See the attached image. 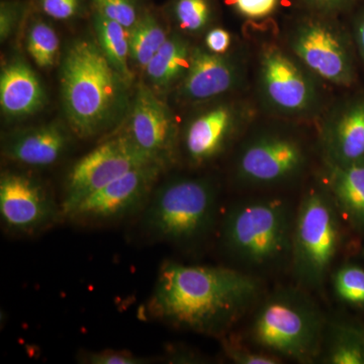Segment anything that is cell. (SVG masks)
Masks as SVG:
<instances>
[{"label":"cell","mask_w":364,"mask_h":364,"mask_svg":"<svg viewBox=\"0 0 364 364\" xmlns=\"http://www.w3.org/2000/svg\"><path fill=\"white\" fill-rule=\"evenodd\" d=\"M364 0H299L311 14L336 18L341 14L351 13Z\"/></svg>","instance_id":"29"},{"label":"cell","mask_w":364,"mask_h":364,"mask_svg":"<svg viewBox=\"0 0 364 364\" xmlns=\"http://www.w3.org/2000/svg\"><path fill=\"white\" fill-rule=\"evenodd\" d=\"M45 91L35 72L23 60L7 64L0 75V105L11 119H21L39 111Z\"/></svg>","instance_id":"18"},{"label":"cell","mask_w":364,"mask_h":364,"mask_svg":"<svg viewBox=\"0 0 364 364\" xmlns=\"http://www.w3.org/2000/svg\"><path fill=\"white\" fill-rule=\"evenodd\" d=\"M327 186L340 215L356 229H364V164H327Z\"/></svg>","instance_id":"19"},{"label":"cell","mask_w":364,"mask_h":364,"mask_svg":"<svg viewBox=\"0 0 364 364\" xmlns=\"http://www.w3.org/2000/svg\"><path fill=\"white\" fill-rule=\"evenodd\" d=\"M241 77V67L233 59L193 48L179 95L189 102H207L235 90Z\"/></svg>","instance_id":"15"},{"label":"cell","mask_w":364,"mask_h":364,"mask_svg":"<svg viewBox=\"0 0 364 364\" xmlns=\"http://www.w3.org/2000/svg\"><path fill=\"white\" fill-rule=\"evenodd\" d=\"M169 35L153 14L140 16L130 30L131 60L145 71L153 57L165 44Z\"/></svg>","instance_id":"22"},{"label":"cell","mask_w":364,"mask_h":364,"mask_svg":"<svg viewBox=\"0 0 364 364\" xmlns=\"http://www.w3.org/2000/svg\"><path fill=\"white\" fill-rule=\"evenodd\" d=\"M164 169L153 163L132 170L86 198L67 218L83 223L114 221L144 208Z\"/></svg>","instance_id":"12"},{"label":"cell","mask_w":364,"mask_h":364,"mask_svg":"<svg viewBox=\"0 0 364 364\" xmlns=\"http://www.w3.org/2000/svg\"><path fill=\"white\" fill-rule=\"evenodd\" d=\"M127 133L152 161L166 168L173 162L178 142L176 117L149 86L136 88Z\"/></svg>","instance_id":"13"},{"label":"cell","mask_w":364,"mask_h":364,"mask_svg":"<svg viewBox=\"0 0 364 364\" xmlns=\"http://www.w3.org/2000/svg\"><path fill=\"white\" fill-rule=\"evenodd\" d=\"M289 43L294 56L318 77L347 88L358 81L355 45L335 18L309 14L294 26Z\"/></svg>","instance_id":"7"},{"label":"cell","mask_w":364,"mask_h":364,"mask_svg":"<svg viewBox=\"0 0 364 364\" xmlns=\"http://www.w3.org/2000/svg\"><path fill=\"white\" fill-rule=\"evenodd\" d=\"M333 289L343 303L364 309V269L345 264L333 274Z\"/></svg>","instance_id":"25"},{"label":"cell","mask_w":364,"mask_h":364,"mask_svg":"<svg viewBox=\"0 0 364 364\" xmlns=\"http://www.w3.org/2000/svg\"><path fill=\"white\" fill-rule=\"evenodd\" d=\"M93 25L97 33V44L105 57L131 83L133 73L129 64L131 60L130 30L97 13L93 16Z\"/></svg>","instance_id":"21"},{"label":"cell","mask_w":364,"mask_h":364,"mask_svg":"<svg viewBox=\"0 0 364 364\" xmlns=\"http://www.w3.org/2000/svg\"><path fill=\"white\" fill-rule=\"evenodd\" d=\"M308 153L299 139L284 132H261L242 146L235 163L240 183L254 188L282 186L305 170Z\"/></svg>","instance_id":"8"},{"label":"cell","mask_w":364,"mask_h":364,"mask_svg":"<svg viewBox=\"0 0 364 364\" xmlns=\"http://www.w3.org/2000/svg\"><path fill=\"white\" fill-rule=\"evenodd\" d=\"M205 49L217 55H226L232 44L231 33L222 28H212L205 36Z\"/></svg>","instance_id":"34"},{"label":"cell","mask_w":364,"mask_h":364,"mask_svg":"<svg viewBox=\"0 0 364 364\" xmlns=\"http://www.w3.org/2000/svg\"><path fill=\"white\" fill-rule=\"evenodd\" d=\"M21 6L16 2L2 1L0 6V39L4 43L13 35L21 18Z\"/></svg>","instance_id":"33"},{"label":"cell","mask_w":364,"mask_h":364,"mask_svg":"<svg viewBox=\"0 0 364 364\" xmlns=\"http://www.w3.org/2000/svg\"><path fill=\"white\" fill-rule=\"evenodd\" d=\"M64 217L49 189L35 177L4 172L0 178V218L11 233L35 235Z\"/></svg>","instance_id":"11"},{"label":"cell","mask_w":364,"mask_h":364,"mask_svg":"<svg viewBox=\"0 0 364 364\" xmlns=\"http://www.w3.org/2000/svg\"><path fill=\"white\" fill-rule=\"evenodd\" d=\"M351 33L356 52L364 65V1L354 11Z\"/></svg>","instance_id":"35"},{"label":"cell","mask_w":364,"mask_h":364,"mask_svg":"<svg viewBox=\"0 0 364 364\" xmlns=\"http://www.w3.org/2000/svg\"><path fill=\"white\" fill-rule=\"evenodd\" d=\"M325 363L364 364V344L353 324H335L328 333Z\"/></svg>","instance_id":"23"},{"label":"cell","mask_w":364,"mask_h":364,"mask_svg":"<svg viewBox=\"0 0 364 364\" xmlns=\"http://www.w3.org/2000/svg\"><path fill=\"white\" fill-rule=\"evenodd\" d=\"M60 82L67 121L81 138L112 128L128 107L130 83L93 41H76L67 50Z\"/></svg>","instance_id":"2"},{"label":"cell","mask_w":364,"mask_h":364,"mask_svg":"<svg viewBox=\"0 0 364 364\" xmlns=\"http://www.w3.org/2000/svg\"><path fill=\"white\" fill-rule=\"evenodd\" d=\"M294 210L279 198L242 200L227 210L221 225L222 247L248 270H267L291 262Z\"/></svg>","instance_id":"3"},{"label":"cell","mask_w":364,"mask_h":364,"mask_svg":"<svg viewBox=\"0 0 364 364\" xmlns=\"http://www.w3.org/2000/svg\"><path fill=\"white\" fill-rule=\"evenodd\" d=\"M355 327H356V329H358L359 335H360L361 339H363V344H364V327H363V326H358V325H355Z\"/></svg>","instance_id":"36"},{"label":"cell","mask_w":364,"mask_h":364,"mask_svg":"<svg viewBox=\"0 0 364 364\" xmlns=\"http://www.w3.org/2000/svg\"><path fill=\"white\" fill-rule=\"evenodd\" d=\"M95 13L131 30L139 21L135 0H91Z\"/></svg>","instance_id":"28"},{"label":"cell","mask_w":364,"mask_h":364,"mask_svg":"<svg viewBox=\"0 0 364 364\" xmlns=\"http://www.w3.org/2000/svg\"><path fill=\"white\" fill-rule=\"evenodd\" d=\"M327 164H364V92L346 100L333 114L323 133Z\"/></svg>","instance_id":"16"},{"label":"cell","mask_w":364,"mask_h":364,"mask_svg":"<svg viewBox=\"0 0 364 364\" xmlns=\"http://www.w3.org/2000/svg\"><path fill=\"white\" fill-rule=\"evenodd\" d=\"M41 9L50 18L58 21L70 20L80 6V0H40Z\"/></svg>","instance_id":"32"},{"label":"cell","mask_w":364,"mask_h":364,"mask_svg":"<svg viewBox=\"0 0 364 364\" xmlns=\"http://www.w3.org/2000/svg\"><path fill=\"white\" fill-rule=\"evenodd\" d=\"M222 346L224 353L230 360L237 364H277L282 358L267 352L255 348L252 345L242 343L240 339L235 337H222Z\"/></svg>","instance_id":"27"},{"label":"cell","mask_w":364,"mask_h":364,"mask_svg":"<svg viewBox=\"0 0 364 364\" xmlns=\"http://www.w3.org/2000/svg\"><path fill=\"white\" fill-rule=\"evenodd\" d=\"M191 52L188 41L179 36H169L146 67L151 85L159 90H167L182 80L191 63Z\"/></svg>","instance_id":"20"},{"label":"cell","mask_w":364,"mask_h":364,"mask_svg":"<svg viewBox=\"0 0 364 364\" xmlns=\"http://www.w3.org/2000/svg\"><path fill=\"white\" fill-rule=\"evenodd\" d=\"M305 291L284 287L259 301L248 328L253 347L301 363L318 358L324 345L326 321Z\"/></svg>","instance_id":"4"},{"label":"cell","mask_w":364,"mask_h":364,"mask_svg":"<svg viewBox=\"0 0 364 364\" xmlns=\"http://www.w3.org/2000/svg\"><path fill=\"white\" fill-rule=\"evenodd\" d=\"M26 48L35 63L50 68L58 60L60 41L56 31L43 21H33L28 28Z\"/></svg>","instance_id":"24"},{"label":"cell","mask_w":364,"mask_h":364,"mask_svg":"<svg viewBox=\"0 0 364 364\" xmlns=\"http://www.w3.org/2000/svg\"><path fill=\"white\" fill-rule=\"evenodd\" d=\"M303 64L277 46L261 52L259 88L265 104L280 114L301 116L313 111L318 92Z\"/></svg>","instance_id":"10"},{"label":"cell","mask_w":364,"mask_h":364,"mask_svg":"<svg viewBox=\"0 0 364 364\" xmlns=\"http://www.w3.org/2000/svg\"><path fill=\"white\" fill-rule=\"evenodd\" d=\"M342 242L341 215L326 188H311L294 215L291 263L299 287H322Z\"/></svg>","instance_id":"6"},{"label":"cell","mask_w":364,"mask_h":364,"mask_svg":"<svg viewBox=\"0 0 364 364\" xmlns=\"http://www.w3.org/2000/svg\"><path fill=\"white\" fill-rule=\"evenodd\" d=\"M262 286L234 268L165 261L149 303L153 317L208 336H226L259 301Z\"/></svg>","instance_id":"1"},{"label":"cell","mask_w":364,"mask_h":364,"mask_svg":"<svg viewBox=\"0 0 364 364\" xmlns=\"http://www.w3.org/2000/svg\"><path fill=\"white\" fill-rule=\"evenodd\" d=\"M69 145V135L57 124L26 129L9 136L4 143V156L11 161L45 168L58 162Z\"/></svg>","instance_id":"17"},{"label":"cell","mask_w":364,"mask_h":364,"mask_svg":"<svg viewBox=\"0 0 364 364\" xmlns=\"http://www.w3.org/2000/svg\"><path fill=\"white\" fill-rule=\"evenodd\" d=\"M210 0H176L173 16L183 32L200 33L205 30L212 18Z\"/></svg>","instance_id":"26"},{"label":"cell","mask_w":364,"mask_h":364,"mask_svg":"<svg viewBox=\"0 0 364 364\" xmlns=\"http://www.w3.org/2000/svg\"><path fill=\"white\" fill-rule=\"evenodd\" d=\"M85 363L90 364H144L149 359L140 358L128 351L102 350L88 352L83 358Z\"/></svg>","instance_id":"31"},{"label":"cell","mask_w":364,"mask_h":364,"mask_svg":"<svg viewBox=\"0 0 364 364\" xmlns=\"http://www.w3.org/2000/svg\"><path fill=\"white\" fill-rule=\"evenodd\" d=\"M153 163L155 162L139 149L127 132L100 144L79 159L68 173L61 203L64 217L109 182Z\"/></svg>","instance_id":"9"},{"label":"cell","mask_w":364,"mask_h":364,"mask_svg":"<svg viewBox=\"0 0 364 364\" xmlns=\"http://www.w3.org/2000/svg\"><path fill=\"white\" fill-rule=\"evenodd\" d=\"M219 188L205 176H176L155 186L142 225L157 240L191 245L205 238L218 215Z\"/></svg>","instance_id":"5"},{"label":"cell","mask_w":364,"mask_h":364,"mask_svg":"<svg viewBox=\"0 0 364 364\" xmlns=\"http://www.w3.org/2000/svg\"><path fill=\"white\" fill-rule=\"evenodd\" d=\"M248 117L249 112L240 105L225 102L193 117L186 124L182 138L183 152L189 164L202 166L219 157Z\"/></svg>","instance_id":"14"},{"label":"cell","mask_w":364,"mask_h":364,"mask_svg":"<svg viewBox=\"0 0 364 364\" xmlns=\"http://www.w3.org/2000/svg\"><path fill=\"white\" fill-rule=\"evenodd\" d=\"M229 1L235 11L241 16L247 20L257 21L272 16L279 7L280 0H229Z\"/></svg>","instance_id":"30"}]
</instances>
